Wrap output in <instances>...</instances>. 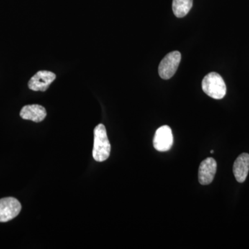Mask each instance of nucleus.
<instances>
[{
	"mask_svg": "<svg viewBox=\"0 0 249 249\" xmlns=\"http://www.w3.org/2000/svg\"><path fill=\"white\" fill-rule=\"evenodd\" d=\"M217 172V162L213 158L209 157L201 162L199 167V183L201 185H209L213 181L214 175Z\"/></svg>",
	"mask_w": 249,
	"mask_h": 249,
	"instance_id": "7",
	"label": "nucleus"
},
{
	"mask_svg": "<svg viewBox=\"0 0 249 249\" xmlns=\"http://www.w3.org/2000/svg\"><path fill=\"white\" fill-rule=\"evenodd\" d=\"M201 87L204 92L214 99H222L227 93L225 82L216 72H211L206 75L202 80Z\"/></svg>",
	"mask_w": 249,
	"mask_h": 249,
	"instance_id": "2",
	"label": "nucleus"
},
{
	"mask_svg": "<svg viewBox=\"0 0 249 249\" xmlns=\"http://www.w3.org/2000/svg\"><path fill=\"white\" fill-rule=\"evenodd\" d=\"M22 206L17 199L6 197L0 199V222H7L17 217Z\"/></svg>",
	"mask_w": 249,
	"mask_h": 249,
	"instance_id": "4",
	"label": "nucleus"
},
{
	"mask_svg": "<svg viewBox=\"0 0 249 249\" xmlns=\"http://www.w3.org/2000/svg\"><path fill=\"white\" fill-rule=\"evenodd\" d=\"M211 153H212V154H213V153L214 151H213V150H211Z\"/></svg>",
	"mask_w": 249,
	"mask_h": 249,
	"instance_id": "11",
	"label": "nucleus"
},
{
	"mask_svg": "<svg viewBox=\"0 0 249 249\" xmlns=\"http://www.w3.org/2000/svg\"><path fill=\"white\" fill-rule=\"evenodd\" d=\"M22 119L30 120L36 123H40L45 120L47 116V111L45 107L40 105H28L22 107L19 113Z\"/></svg>",
	"mask_w": 249,
	"mask_h": 249,
	"instance_id": "8",
	"label": "nucleus"
},
{
	"mask_svg": "<svg viewBox=\"0 0 249 249\" xmlns=\"http://www.w3.org/2000/svg\"><path fill=\"white\" fill-rule=\"evenodd\" d=\"M249 172V155L242 153L234 162L233 174L237 182H245Z\"/></svg>",
	"mask_w": 249,
	"mask_h": 249,
	"instance_id": "9",
	"label": "nucleus"
},
{
	"mask_svg": "<svg viewBox=\"0 0 249 249\" xmlns=\"http://www.w3.org/2000/svg\"><path fill=\"white\" fill-rule=\"evenodd\" d=\"M155 150L159 152H167L173 145V135L169 126L163 125L156 131L153 139Z\"/></svg>",
	"mask_w": 249,
	"mask_h": 249,
	"instance_id": "5",
	"label": "nucleus"
},
{
	"mask_svg": "<svg viewBox=\"0 0 249 249\" xmlns=\"http://www.w3.org/2000/svg\"><path fill=\"white\" fill-rule=\"evenodd\" d=\"M181 59V53L178 51L167 54L159 66V74L160 78L164 80L171 78L176 73Z\"/></svg>",
	"mask_w": 249,
	"mask_h": 249,
	"instance_id": "3",
	"label": "nucleus"
},
{
	"mask_svg": "<svg viewBox=\"0 0 249 249\" xmlns=\"http://www.w3.org/2000/svg\"><path fill=\"white\" fill-rule=\"evenodd\" d=\"M94 142L92 155L93 159L98 162L105 161L110 155L111 145L108 139L107 131L104 124H98L95 127Z\"/></svg>",
	"mask_w": 249,
	"mask_h": 249,
	"instance_id": "1",
	"label": "nucleus"
},
{
	"mask_svg": "<svg viewBox=\"0 0 249 249\" xmlns=\"http://www.w3.org/2000/svg\"><path fill=\"white\" fill-rule=\"evenodd\" d=\"M55 78L56 76L53 72L39 71L29 80L28 86L33 91H45Z\"/></svg>",
	"mask_w": 249,
	"mask_h": 249,
	"instance_id": "6",
	"label": "nucleus"
},
{
	"mask_svg": "<svg viewBox=\"0 0 249 249\" xmlns=\"http://www.w3.org/2000/svg\"><path fill=\"white\" fill-rule=\"evenodd\" d=\"M193 0H173L174 14L178 18H183L191 11Z\"/></svg>",
	"mask_w": 249,
	"mask_h": 249,
	"instance_id": "10",
	"label": "nucleus"
}]
</instances>
